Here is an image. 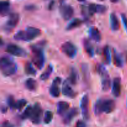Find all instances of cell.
<instances>
[{"label":"cell","instance_id":"44dd1931","mask_svg":"<svg viewBox=\"0 0 127 127\" xmlns=\"http://www.w3.org/2000/svg\"><path fill=\"white\" fill-rule=\"evenodd\" d=\"M78 73L74 68H71L69 73V78L68 79V82L72 85H76L78 83Z\"/></svg>","mask_w":127,"mask_h":127},{"label":"cell","instance_id":"ba28073f","mask_svg":"<svg viewBox=\"0 0 127 127\" xmlns=\"http://www.w3.org/2000/svg\"><path fill=\"white\" fill-rule=\"evenodd\" d=\"M61 51L68 58H75L77 55V48L76 46L71 42H66L61 46Z\"/></svg>","mask_w":127,"mask_h":127},{"label":"cell","instance_id":"7402d4cb","mask_svg":"<svg viewBox=\"0 0 127 127\" xmlns=\"http://www.w3.org/2000/svg\"><path fill=\"white\" fill-rule=\"evenodd\" d=\"M113 59H114V63L117 67L122 68L124 65L122 57L120 53H118L116 50H113Z\"/></svg>","mask_w":127,"mask_h":127},{"label":"cell","instance_id":"8992f818","mask_svg":"<svg viewBox=\"0 0 127 127\" xmlns=\"http://www.w3.org/2000/svg\"><path fill=\"white\" fill-rule=\"evenodd\" d=\"M42 115L43 110L39 104L36 103L33 106H31L29 119L33 124H39L41 122Z\"/></svg>","mask_w":127,"mask_h":127},{"label":"cell","instance_id":"277c9868","mask_svg":"<svg viewBox=\"0 0 127 127\" xmlns=\"http://www.w3.org/2000/svg\"><path fill=\"white\" fill-rule=\"evenodd\" d=\"M0 68L1 73L4 76H10L16 73L17 66L12 58L7 56H3L1 58Z\"/></svg>","mask_w":127,"mask_h":127},{"label":"cell","instance_id":"603a6c76","mask_svg":"<svg viewBox=\"0 0 127 127\" xmlns=\"http://www.w3.org/2000/svg\"><path fill=\"white\" fill-rule=\"evenodd\" d=\"M83 22V20L80 19L79 18L73 19L72 21H71L68 24L67 26L66 27V29L67 31H71V30L73 29L77 28V27L81 26Z\"/></svg>","mask_w":127,"mask_h":127},{"label":"cell","instance_id":"74e56055","mask_svg":"<svg viewBox=\"0 0 127 127\" xmlns=\"http://www.w3.org/2000/svg\"><path fill=\"white\" fill-rule=\"evenodd\" d=\"M53 3H54V2H53V1H52V2H50V4H49V6H48V9H52V7L53 6Z\"/></svg>","mask_w":127,"mask_h":127},{"label":"cell","instance_id":"7c38bea8","mask_svg":"<svg viewBox=\"0 0 127 127\" xmlns=\"http://www.w3.org/2000/svg\"><path fill=\"white\" fill-rule=\"evenodd\" d=\"M107 9V8L105 5L95 3L89 4L88 7V13L91 16L94 14V13L103 14L106 12Z\"/></svg>","mask_w":127,"mask_h":127},{"label":"cell","instance_id":"836d02e7","mask_svg":"<svg viewBox=\"0 0 127 127\" xmlns=\"http://www.w3.org/2000/svg\"><path fill=\"white\" fill-rule=\"evenodd\" d=\"M35 8L36 6L34 4H27L24 6V9L26 11H34Z\"/></svg>","mask_w":127,"mask_h":127},{"label":"cell","instance_id":"9a60e30c","mask_svg":"<svg viewBox=\"0 0 127 127\" xmlns=\"http://www.w3.org/2000/svg\"><path fill=\"white\" fill-rule=\"evenodd\" d=\"M121 79L119 77H117V78H114L113 80L112 93L115 97H119L121 94Z\"/></svg>","mask_w":127,"mask_h":127},{"label":"cell","instance_id":"e0dca14e","mask_svg":"<svg viewBox=\"0 0 127 127\" xmlns=\"http://www.w3.org/2000/svg\"><path fill=\"white\" fill-rule=\"evenodd\" d=\"M69 108V103L65 101H60L57 103V112L58 115H63Z\"/></svg>","mask_w":127,"mask_h":127},{"label":"cell","instance_id":"3957f363","mask_svg":"<svg viewBox=\"0 0 127 127\" xmlns=\"http://www.w3.org/2000/svg\"><path fill=\"white\" fill-rule=\"evenodd\" d=\"M44 44L40 43L39 44H33L31 46L32 52V62L38 69H41L44 66L45 60L43 50Z\"/></svg>","mask_w":127,"mask_h":127},{"label":"cell","instance_id":"9c48e42d","mask_svg":"<svg viewBox=\"0 0 127 127\" xmlns=\"http://www.w3.org/2000/svg\"><path fill=\"white\" fill-rule=\"evenodd\" d=\"M6 52L12 55L18 57H25L27 56V52L24 48L14 43L7 45L5 49Z\"/></svg>","mask_w":127,"mask_h":127},{"label":"cell","instance_id":"d4e9b609","mask_svg":"<svg viewBox=\"0 0 127 127\" xmlns=\"http://www.w3.org/2000/svg\"><path fill=\"white\" fill-rule=\"evenodd\" d=\"M10 2L9 1H1L0 2V14L5 16L9 12Z\"/></svg>","mask_w":127,"mask_h":127},{"label":"cell","instance_id":"ffe728a7","mask_svg":"<svg viewBox=\"0 0 127 127\" xmlns=\"http://www.w3.org/2000/svg\"><path fill=\"white\" fill-rule=\"evenodd\" d=\"M83 46H84V50L86 53L88 55V56L90 57H93L94 54V50L93 45L91 43L90 41L88 39L85 38L83 40Z\"/></svg>","mask_w":127,"mask_h":127},{"label":"cell","instance_id":"f35d334b","mask_svg":"<svg viewBox=\"0 0 127 127\" xmlns=\"http://www.w3.org/2000/svg\"></svg>","mask_w":127,"mask_h":127},{"label":"cell","instance_id":"4fadbf2b","mask_svg":"<svg viewBox=\"0 0 127 127\" xmlns=\"http://www.w3.org/2000/svg\"><path fill=\"white\" fill-rule=\"evenodd\" d=\"M80 107L84 119H88L89 117V97L88 95H84L82 97L80 102Z\"/></svg>","mask_w":127,"mask_h":127},{"label":"cell","instance_id":"52a82bcc","mask_svg":"<svg viewBox=\"0 0 127 127\" xmlns=\"http://www.w3.org/2000/svg\"><path fill=\"white\" fill-rule=\"evenodd\" d=\"M19 21V14L17 12H11L9 14L7 21L3 26L4 31L9 32L16 27Z\"/></svg>","mask_w":127,"mask_h":127},{"label":"cell","instance_id":"ab89813d","mask_svg":"<svg viewBox=\"0 0 127 127\" xmlns=\"http://www.w3.org/2000/svg\"></svg>","mask_w":127,"mask_h":127},{"label":"cell","instance_id":"7a4b0ae2","mask_svg":"<svg viewBox=\"0 0 127 127\" xmlns=\"http://www.w3.org/2000/svg\"><path fill=\"white\" fill-rule=\"evenodd\" d=\"M115 108V102L112 99H99L95 102L94 106V112L96 115L102 113L110 114Z\"/></svg>","mask_w":127,"mask_h":127},{"label":"cell","instance_id":"1f68e13d","mask_svg":"<svg viewBox=\"0 0 127 127\" xmlns=\"http://www.w3.org/2000/svg\"><path fill=\"white\" fill-rule=\"evenodd\" d=\"M16 100H14V98L12 95H9L7 98V104L8 105V106L9 107L10 109H13L14 108V103Z\"/></svg>","mask_w":127,"mask_h":127},{"label":"cell","instance_id":"4316f807","mask_svg":"<svg viewBox=\"0 0 127 127\" xmlns=\"http://www.w3.org/2000/svg\"><path fill=\"white\" fill-rule=\"evenodd\" d=\"M53 71V67L52 64H49L48 66L46 68L45 71L43 72L41 74L40 76V79L42 81H45L49 78L50 75L52 74V72Z\"/></svg>","mask_w":127,"mask_h":127},{"label":"cell","instance_id":"f546056e","mask_svg":"<svg viewBox=\"0 0 127 127\" xmlns=\"http://www.w3.org/2000/svg\"><path fill=\"white\" fill-rule=\"evenodd\" d=\"M53 117V113L52 111H49V110H47L45 112V116H44V119H43V121L44 123L46 124H48L52 122V119Z\"/></svg>","mask_w":127,"mask_h":127},{"label":"cell","instance_id":"30bf717a","mask_svg":"<svg viewBox=\"0 0 127 127\" xmlns=\"http://www.w3.org/2000/svg\"><path fill=\"white\" fill-rule=\"evenodd\" d=\"M60 13L63 19L68 21L74 14V9L70 4L66 3L62 4L60 6Z\"/></svg>","mask_w":127,"mask_h":127},{"label":"cell","instance_id":"5b68a950","mask_svg":"<svg viewBox=\"0 0 127 127\" xmlns=\"http://www.w3.org/2000/svg\"><path fill=\"white\" fill-rule=\"evenodd\" d=\"M97 73L101 77L102 89L104 91H107L111 86V81L110 76L107 71L106 68L101 64H97L95 66Z\"/></svg>","mask_w":127,"mask_h":127},{"label":"cell","instance_id":"484cf974","mask_svg":"<svg viewBox=\"0 0 127 127\" xmlns=\"http://www.w3.org/2000/svg\"><path fill=\"white\" fill-rule=\"evenodd\" d=\"M102 56L104 63L107 64H110L111 62V55H110V50L109 46H105L103 48Z\"/></svg>","mask_w":127,"mask_h":127},{"label":"cell","instance_id":"cb8c5ba5","mask_svg":"<svg viewBox=\"0 0 127 127\" xmlns=\"http://www.w3.org/2000/svg\"><path fill=\"white\" fill-rule=\"evenodd\" d=\"M26 89L30 91H35L37 88V83L35 80L32 78H28L24 83Z\"/></svg>","mask_w":127,"mask_h":127},{"label":"cell","instance_id":"f1b7e54d","mask_svg":"<svg viewBox=\"0 0 127 127\" xmlns=\"http://www.w3.org/2000/svg\"><path fill=\"white\" fill-rule=\"evenodd\" d=\"M27 104V101L24 99H21L15 101L13 109H17V110H21Z\"/></svg>","mask_w":127,"mask_h":127},{"label":"cell","instance_id":"d590c367","mask_svg":"<svg viewBox=\"0 0 127 127\" xmlns=\"http://www.w3.org/2000/svg\"><path fill=\"white\" fill-rule=\"evenodd\" d=\"M86 125L85 122L83 120H79V121L77 122L76 124L75 127H86Z\"/></svg>","mask_w":127,"mask_h":127},{"label":"cell","instance_id":"e575fe53","mask_svg":"<svg viewBox=\"0 0 127 127\" xmlns=\"http://www.w3.org/2000/svg\"><path fill=\"white\" fill-rule=\"evenodd\" d=\"M1 127H14L12 124L8 121H4L1 124Z\"/></svg>","mask_w":127,"mask_h":127},{"label":"cell","instance_id":"ac0fdd59","mask_svg":"<svg viewBox=\"0 0 127 127\" xmlns=\"http://www.w3.org/2000/svg\"><path fill=\"white\" fill-rule=\"evenodd\" d=\"M89 36L91 39L96 42H99L101 40V33H100L99 30L95 27H91L89 29Z\"/></svg>","mask_w":127,"mask_h":127},{"label":"cell","instance_id":"d6a6232c","mask_svg":"<svg viewBox=\"0 0 127 127\" xmlns=\"http://www.w3.org/2000/svg\"><path fill=\"white\" fill-rule=\"evenodd\" d=\"M122 20L123 24H124V27L127 32V16L125 14H121Z\"/></svg>","mask_w":127,"mask_h":127},{"label":"cell","instance_id":"8d00e7d4","mask_svg":"<svg viewBox=\"0 0 127 127\" xmlns=\"http://www.w3.org/2000/svg\"><path fill=\"white\" fill-rule=\"evenodd\" d=\"M1 112L2 113H5L7 112V108L5 106H1Z\"/></svg>","mask_w":127,"mask_h":127},{"label":"cell","instance_id":"83f0119b","mask_svg":"<svg viewBox=\"0 0 127 127\" xmlns=\"http://www.w3.org/2000/svg\"><path fill=\"white\" fill-rule=\"evenodd\" d=\"M24 71L25 73L28 75H36L37 74V71L32 66V63L29 62H26L24 66Z\"/></svg>","mask_w":127,"mask_h":127},{"label":"cell","instance_id":"2e32d148","mask_svg":"<svg viewBox=\"0 0 127 127\" xmlns=\"http://www.w3.org/2000/svg\"><path fill=\"white\" fill-rule=\"evenodd\" d=\"M78 109L76 107H73L69 110V111L68 113H66L64 117H63V122L64 124L68 125V124H70L71 122L73 120V119L77 116L78 114Z\"/></svg>","mask_w":127,"mask_h":127},{"label":"cell","instance_id":"6da1fadb","mask_svg":"<svg viewBox=\"0 0 127 127\" xmlns=\"http://www.w3.org/2000/svg\"><path fill=\"white\" fill-rule=\"evenodd\" d=\"M41 34V31L34 27H27L24 30H20L14 33L13 38L16 40L29 42L37 38Z\"/></svg>","mask_w":127,"mask_h":127},{"label":"cell","instance_id":"8fae6325","mask_svg":"<svg viewBox=\"0 0 127 127\" xmlns=\"http://www.w3.org/2000/svg\"><path fill=\"white\" fill-rule=\"evenodd\" d=\"M62 79L60 77H56L53 79L52 84L49 88V93L50 95L53 97H59L60 94V85Z\"/></svg>","mask_w":127,"mask_h":127},{"label":"cell","instance_id":"4dcf8cb0","mask_svg":"<svg viewBox=\"0 0 127 127\" xmlns=\"http://www.w3.org/2000/svg\"><path fill=\"white\" fill-rule=\"evenodd\" d=\"M82 73H83V77L85 80H88V78H89V71H88V66L86 64H82Z\"/></svg>","mask_w":127,"mask_h":127},{"label":"cell","instance_id":"d6986e66","mask_svg":"<svg viewBox=\"0 0 127 127\" xmlns=\"http://www.w3.org/2000/svg\"><path fill=\"white\" fill-rule=\"evenodd\" d=\"M110 27L113 31H117L120 29V22L117 16L114 12H112L110 15Z\"/></svg>","mask_w":127,"mask_h":127},{"label":"cell","instance_id":"5bb4252c","mask_svg":"<svg viewBox=\"0 0 127 127\" xmlns=\"http://www.w3.org/2000/svg\"><path fill=\"white\" fill-rule=\"evenodd\" d=\"M62 93L64 96L71 98V99H73L77 95V93L72 89L70 84L68 83L67 80L63 83V86H62Z\"/></svg>","mask_w":127,"mask_h":127}]
</instances>
